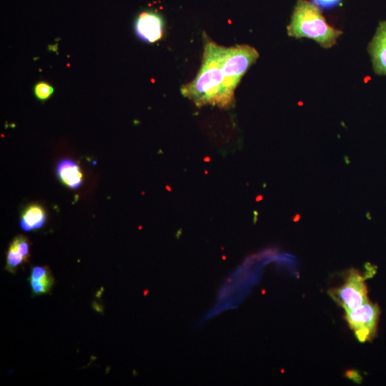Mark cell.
I'll use <instances>...</instances> for the list:
<instances>
[{
  "label": "cell",
  "instance_id": "cell-3",
  "mask_svg": "<svg viewBox=\"0 0 386 386\" xmlns=\"http://www.w3.org/2000/svg\"><path fill=\"white\" fill-rule=\"evenodd\" d=\"M258 58V51L250 45L225 47L222 60V71L225 88L231 94H234L242 77Z\"/></svg>",
  "mask_w": 386,
  "mask_h": 386
},
{
  "label": "cell",
  "instance_id": "cell-11",
  "mask_svg": "<svg viewBox=\"0 0 386 386\" xmlns=\"http://www.w3.org/2000/svg\"><path fill=\"white\" fill-rule=\"evenodd\" d=\"M10 244L13 245L18 252L22 255L25 262H28L30 256V241L28 238L24 235H17Z\"/></svg>",
  "mask_w": 386,
  "mask_h": 386
},
{
  "label": "cell",
  "instance_id": "cell-7",
  "mask_svg": "<svg viewBox=\"0 0 386 386\" xmlns=\"http://www.w3.org/2000/svg\"><path fill=\"white\" fill-rule=\"evenodd\" d=\"M369 51L375 73L386 75V21L380 23Z\"/></svg>",
  "mask_w": 386,
  "mask_h": 386
},
{
  "label": "cell",
  "instance_id": "cell-15",
  "mask_svg": "<svg viewBox=\"0 0 386 386\" xmlns=\"http://www.w3.org/2000/svg\"><path fill=\"white\" fill-rule=\"evenodd\" d=\"M311 1L318 8L327 10L336 7L342 0H311Z\"/></svg>",
  "mask_w": 386,
  "mask_h": 386
},
{
  "label": "cell",
  "instance_id": "cell-14",
  "mask_svg": "<svg viewBox=\"0 0 386 386\" xmlns=\"http://www.w3.org/2000/svg\"><path fill=\"white\" fill-rule=\"evenodd\" d=\"M31 291L33 295H40L49 292L50 288L53 285L54 282H40L36 280H30Z\"/></svg>",
  "mask_w": 386,
  "mask_h": 386
},
{
  "label": "cell",
  "instance_id": "cell-12",
  "mask_svg": "<svg viewBox=\"0 0 386 386\" xmlns=\"http://www.w3.org/2000/svg\"><path fill=\"white\" fill-rule=\"evenodd\" d=\"M30 280L41 282H54V278L48 267L36 266L31 269Z\"/></svg>",
  "mask_w": 386,
  "mask_h": 386
},
{
  "label": "cell",
  "instance_id": "cell-13",
  "mask_svg": "<svg viewBox=\"0 0 386 386\" xmlns=\"http://www.w3.org/2000/svg\"><path fill=\"white\" fill-rule=\"evenodd\" d=\"M54 88L47 82H40L34 88V94L40 101H45L52 96Z\"/></svg>",
  "mask_w": 386,
  "mask_h": 386
},
{
  "label": "cell",
  "instance_id": "cell-5",
  "mask_svg": "<svg viewBox=\"0 0 386 386\" xmlns=\"http://www.w3.org/2000/svg\"><path fill=\"white\" fill-rule=\"evenodd\" d=\"M345 312V319L359 341H370L375 337L380 316L378 305L369 300L360 307Z\"/></svg>",
  "mask_w": 386,
  "mask_h": 386
},
{
  "label": "cell",
  "instance_id": "cell-10",
  "mask_svg": "<svg viewBox=\"0 0 386 386\" xmlns=\"http://www.w3.org/2000/svg\"><path fill=\"white\" fill-rule=\"evenodd\" d=\"M25 262L22 255L18 252V250L10 244L8 252L7 254V265L5 269L10 273L15 274L18 267Z\"/></svg>",
  "mask_w": 386,
  "mask_h": 386
},
{
  "label": "cell",
  "instance_id": "cell-4",
  "mask_svg": "<svg viewBox=\"0 0 386 386\" xmlns=\"http://www.w3.org/2000/svg\"><path fill=\"white\" fill-rule=\"evenodd\" d=\"M332 298L346 310H354L369 301L365 278L355 270H351L340 288L329 292Z\"/></svg>",
  "mask_w": 386,
  "mask_h": 386
},
{
  "label": "cell",
  "instance_id": "cell-8",
  "mask_svg": "<svg viewBox=\"0 0 386 386\" xmlns=\"http://www.w3.org/2000/svg\"><path fill=\"white\" fill-rule=\"evenodd\" d=\"M57 174L62 183L71 189H77L82 185V175L80 167L72 159H63L57 166Z\"/></svg>",
  "mask_w": 386,
  "mask_h": 386
},
{
  "label": "cell",
  "instance_id": "cell-2",
  "mask_svg": "<svg viewBox=\"0 0 386 386\" xmlns=\"http://www.w3.org/2000/svg\"><path fill=\"white\" fill-rule=\"evenodd\" d=\"M290 37L315 40L323 47H332L342 34L327 23L318 7L306 0H297L288 27Z\"/></svg>",
  "mask_w": 386,
  "mask_h": 386
},
{
  "label": "cell",
  "instance_id": "cell-9",
  "mask_svg": "<svg viewBox=\"0 0 386 386\" xmlns=\"http://www.w3.org/2000/svg\"><path fill=\"white\" fill-rule=\"evenodd\" d=\"M46 217V213L41 205H30L22 213L21 227L25 231L40 229L44 225Z\"/></svg>",
  "mask_w": 386,
  "mask_h": 386
},
{
  "label": "cell",
  "instance_id": "cell-6",
  "mask_svg": "<svg viewBox=\"0 0 386 386\" xmlns=\"http://www.w3.org/2000/svg\"><path fill=\"white\" fill-rule=\"evenodd\" d=\"M164 27L162 15L153 11L141 13L135 22L137 36L147 43H154L160 40L163 36Z\"/></svg>",
  "mask_w": 386,
  "mask_h": 386
},
{
  "label": "cell",
  "instance_id": "cell-1",
  "mask_svg": "<svg viewBox=\"0 0 386 386\" xmlns=\"http://www.w3.org/2000/svg\"><path fill=\"white\" fill-rule=\"evenodd\" d=\"M225 46L205 38L202 65L192 82L183 85L182 94L197 107L212 105L228 108L234 103V94L225 86L222 60Z\"/></svg>",
  "mask_w": 386,
  "mask_h": 386
}]
</instances>
